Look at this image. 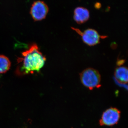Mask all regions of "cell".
<instances>
[{
    "label": "cell",
    "mask_w": 128,
    "mask_h": 128,
    "mask_svg": "<svg viewBox=\"0 0 128 128\" xmlns=\"http://www.w3.org/2000/svg\"><path fill=\"white\" fill-rule=\"evenodd\" d=\"M46 61V57L41 52L37 44H32L29 48L22 52L21 57L18 59L16 74L23 76L39 72Z\"/></svg>",
    "instance_id": "6da1fadb"
},
{
    "label": "cell",
    "mask_w": 128,
    "mask_h": 128,
    "mask_svg": "<svg viewBox=\"0 0 128 128\" xmlns=\"http://www.w3.org/2000/svg\"><path fill=\"white\" fill-rule=\"evenodd\" d=\"M80 78L82 84L91 90L101 87V75L96 69L91 68L85 69L80 73Z\"/></svg>",
    "instance_id": "7a4b0ae2"
},
{
    "label": "cell",
    "mask_w": 128,
    "mask_h": 128,
    "mask_svg": "<svg viewBox=\"0 0 128 128\" xmlns=\"http://www.w3.org/2000/svg\"><path fill=\"white\" fill-rule=\"evenodd\" d=\"M72 28L80 34L83 42L89 46H94L98 44L101 38H105L100 35L96 30L92 28H88L82 32L78 28L72 27Z\"/></svg>",
    "instance_id": "3957f363"
},
{
    "label": "cell",
    "mask_w": 128,
    "mask_h": 128,
    "mask_svg": "<svg viewBox=\"0 0 128 128\" xmlns=\"http://www.w3.org/2000/svg\"><path fill=\"white\" fill-rule=\"evenodd\" d=\"M121 112L118 108H110L104 111L99 120L101 126H111L116 124L120 118Z\"/></svg>",
    "instance_id": "277c9868"
},
{
    "label": "cell",
    "mask_w": 128,
    "mask_h": 128,
    "mask_svg": "<svg viewBox=\"0 0 128 128\" xmlns=\"http://www.w3.org/2000/svg\"><path fill=\"white\" fill-rule=\"evenodd\" d=\"M49 12L48 5L44 1H36L32 4L30 14L34 21L38 22L46 18Z\"/></svg>",
    "instance_id": "5b68a950"
},
{
    "label": "cell",
    "mask_w": 128,
    "mask_h": 128,
    "mask_svg": "<svg viewBox=\"0 0 128 128\" xmlns=\"http://www.w3.org/2000/svg\"><path fill=\"white\" fill-rule=\"evenodd\" d=\"M90 18L89 10L82 7L76 8L74 10L73 18L76 22L79 24L85 23Z\"/></svg>",
    "instance_id": "8992f818"
},
{
    "label": "cell",
    "mask_w": 128,
    "mask_h": 128,
    "mask_svg": "<svg viewBox=\"0 0 128 128\" xmlns=\"http://www.w3.org/2000/svg\"><path fill=\"white\" fill-rule=\"evenodd\" d=\"M114 75L116 80L122 84L128 82V68L125 66H120L115 69Z\"/></svg>",
    "instance_id": "52a82bcc"
},
{
    "label": "cell",
    "mask_w": 128,
    "mask_h": 128,
    "mask_svg": "<svg viewBox=\"0 0 128 128\" xmlns=\"http://www.w3.org/2000/svg\"><path fill=\"white\" fill-rule=\"evenodd\" d=\"M11 62L9 59L3 55H0V74L6 73L10 68Z\"/></svg>",
    "instance_id": "ba28073f"
},
{
    "label": "cell",
    "mask_w": 128,
    "mask_h": 128,
    "mask_svg": "<svg viewBox=\"0 0 128 128\" xmlns=\"http://www.w3.org/2000/svg\"><path fill=\"white\" fill-rule=\"evenodd\" d=\"M101 6L100 3H96V5H95V6H96V8H99Z\"/></svg>",
    "instance_id": "9c48e42d"
}]
</instances>
